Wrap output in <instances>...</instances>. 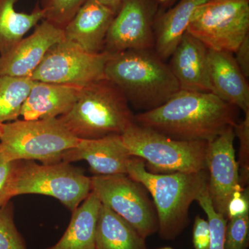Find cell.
<instances>
[{
  "label": "cell",
  "instance_id": "cell-1",
  "mask_svg": "<svg viewBox=\"0 0 249 249\" xmlns=\"http://www.w3.org/2000/svg\"><path fill=\"white\" fill-rule=\"evenodd\" d=\"M238 109L214 93L180 90L160 107L135 116V121L170 138L210 142L237 124Z\"/></svg>",
  "mask_w": 249,
  "mask_h": 249
},
{
  "label": "cell",
  "instance_id": "cell-2",
  "mask_svg": "<svg viewBox=\"0 0 249 249\" xmlns=\"http://www.w3.org/2000/svg\"><path fill=\"white\" fill-rule=\"evenodd\" d=\"M105 76L122 90L129 103L145 111L160 107L180 91L169 65L152 49L111 54Z\"/></svg>",
  "mask_w": 249,
  "mask_h": 249
},
{
  "label": "cell",
  "instance_id": "cell-3",
  "mask_svg": "<svg viewBox=\"0 0 249 249\" xmlns=\"http://www.w3.org/2000/svg\"><path fill=\"white\" fill-rule=\"evenodd\" d=\"M129 178L142 183L153 198L158 217V232L163 240H175L188 226V211L193 201L207 186V170L194 173H154L144 160L133 157L129 162Z\"/></svg>",
  "mask_w": 249,
  "mask_h": 249
},
{
  "label": "cell",
  "instance_id": "cell-4",
  "mask_svg": "<svg viewBox=\"0 0 249 249\" xmlns=\"http://www.w3.org/2000/svg\"><path fill=\"white\" fill-rule=\"evenodd\" d=\"M58 119L79 139L121 135L136 123L122 90L106 78L82 88L71 109Z\"/></svg>",
  "mask_w": 249,
  "mask_h": 249
},
{
  "label": "cell",
  "instance_id": "cell-5",
  "mask_svg": "<svg viewBox=\"0 0 249 249\" xmlns=\"http://www.w3.org/2000/svg\"><path fill=\"white\" fill-rule=\"evenodd\" d=\"M132 157L144 160L154 173H194L207 170L208 142L178 140L135 123L121 134Z\"/></svg>",
  "mask_w": 249,
  "mask_h": 249
},
{
  "label": "cell",
  "instance_id": "cell-6",
  "mask_svg": "<svg viewBox=\"0 0 249 249\" xmlns=\"http://www.w3.org/2000/svg\"><path fill=\"white\" fill-rule=\"evenodd\" d=\"M80 139L58 118L16 120L3 124L0 146L10 160H38L43 164L61 161L64 154Z\"/></svg>",
  "mask_w": 249,
  "mask_h": 249
},
{
  "label": "cell",
  "instance_id": "cell-7",
  "mask_svg": "<svg viewBox=\"0 0 249 249\" xmlns=\"http://www.w3.org/2000/svg\"><path fill=\"white\" fill-rule=\"evenodd\" d=\"M91 192V178L71 163L50 164L18 160L13 196L42 195L52 196L73 212Z\"/></svg>",
  "mask_w": 249,
  "mask_h": 249
},
{
  "label": "cell",
  "instance_id": "cell-8",
  "mask_svg": "<svg viewBox=\"0 0 249 249\" xmlns=\"http://www.w3.org/2000/svg\"><path fill=\"white\" fill-rule=\"evenodd\" d=\"M249 30V0H209L196 10L187 32L209 50L234 53Z\"/></svg>",
  "mask_w": 249,
  "mask_h": 249
},
{
  "label": "cell",
  "instance_id": "cell-9",
  "mask_svg": "<svg viewBox=\"0 0 249 249\" xmlns=\"http://www.w3.org/2000/svg\"><path fill=\"white\" fill-rule=\"evenodd\" d=\"M91 191L116 214L124 218L144 238L158 232L157 211L142 183L125 174L94 175Z\"/></svg>",
  "mask_w": 249,
  "mask_h": 249
},
{
  "label": "cell",
  "instance_id": "cell-10",
  "mask_svg": "<svg viewBox=\"0 0 249 249\" xmlns=\"http://www.w3.org/2000/svg\"><path fill=\"white\" fill-rule=\"evenodd\" d=\"M111 54L90 53L65 40L53 46L30 78L34 81L83 88L105 76Z\"/></svg>",
  "mask_w": 249,
  "mask_h": 249
},
{
  "label": "cell",
  "instance_id": "cell-11",
  "mask_svg": "<svg viewBox=\"0 0 249 249\" xmlns=\"http://www.w3.org/2000/svg\"><path fill=\"white\" fill-rule=\"evenodd\" d=\"M153 14L152 0H124L108 29L103 52L153 49Z\"/></svg>",
  "mask_w": 249,
  "mask_h": 249
},
{
  "label": "cell",
  "instance_id": "cell-12",
  "mask_svg": "<svg viewBox=\"0 0 249 249\" xmlns=\"http://www.w3.org/2000/svg\"><path fill=\"white\" fill-rule=\"evenodd\" d=\"M234 127L226 129L208 142L206 166L208 191L214 209L227 218L228 203L234 192L242 188L235 159Z\"/></svg>",
  "mask_w": 249,
  "mask_h": 249
},
{
  "label": "cell",
  "instance_id": "cell-13",
  "mask_svg": "<svg viewBox=\"0 0 249 249\" xmlns=\"http://www.w3.org/2000/svg\"><path fill=\"white\" fill-rule=\"evenodd\" d=\"M63 40V29L43 19L32 34L0 55V76L30 78L49 49Z\"/></svg>",
  "mask_w": 249,
  "mask_h": 249
},
{
  "label": "cell",
  "instance_id": "cell-14",
  "mask_svg": "<svg viewBox=\"0 0 249 249\" xmlns=\"http://www.w3.org/2000/svg\"><path fill=\"white\" fill-rule=\"evenodd\" d=\"M132 157L121 135L114 134L99 139H80L76 146L64 154L62 160L71 163L85 160L95 175H127Z\"/></svg>",
  "mask_w": 249,
  "mask_h": 249
},
{
  "label": "cell",
  "instance_id": "cell-15",
  "mask_svg": "<svg viewBox=\"0 0 249 249\" xmlns=\"http://www.w3.org/2000/svg\"><path fill=\"white\" fill-rule=\"evenodd\" d=\"M170 67L180 90L213 93L209 75V49L186 32L174 51Z\"/></svg>",
  "mask_w": 249,
  "mask_h": 249
},
{
  "label": "cell",
  "instance_id": "cell-16",
  "mask_svg": "<svg viewBox=\"0 0 249 249\" xmlns=\"http://www.w3.org/2000/svg\"><path fill=\"white\" fill-rule=\"evenodd\" d=\"M116 13L93 0H86L64 28V40L85 52H103L108 29Z\"/></svg>",
  "mask_w": 249,
  "mask_h": 249
},
{
  "label": "cell",
  "instance_id": "cell-17",
  "mask_svg": "<svg viewBox=\"0 0 249 249\" xmlns=\"http://www.w3.org/2000/svg\"><path fill=\"white\" fill-rule=\"evenodd\" d=\"M232 53L209 49L210 79L213 93L223 101L249 111V86Z\"/></svg>",
  "mask_w": 249,
  "mask_h": 249
},
{
  "label": "cell",
  "instance_id": "cell-18",
  "mask_svg": "<svg viewBox=\"0 0 249 249\" xmlns=\"http://www.w3.org/2000/svg\"><path fill=\"white\" fill-rule=\"evenodd\" d=\"M82 88L36 81L23 105V120L53 119L63 115L73 106Z\"/></svg>",
  "mask_w": 249,
  "mask_h": 249
},
{
  "label": "cell",
  "instance_id": "cell-19",
  "mask_svg": "<svg viewBox=\"0 0 249 249\" xmlns=\"http://www.w3.org/2000/svg\"><path fill=\"white\" fill-rule=\"evenodd\" d=\"M209 0H181L173 9L162 15L156 24L155 53L162 60L170 58L187 32L196 10Z\"/></svg>",
  "mask_w": 249,
  "mask_h": 249
},
{
  "label": "cell",
  "instance_id": "cell-20",
  "mask_svg": "<svg viewBox=\"0 0 249 249\" xmlns=\"http://www.w3.org/2000/svg\"><path fill=\"white\" fill-rule=\"evenodd\" d=\"M101 201L92 191L73 212L66 231L47 249H96V232Z\"/></svg>",
  "mask_w": 249,
  "mask_h": 249
},
{
  "label": "cell",
  "instance_id": "cell-21",
  "mask_svg": "<svg viewBox=\"0 0 249 249\" xmlns=\"http://www.w3.org/2000/svg\"><path fill=\"white\" fill-rule=\"evenodd\" d=\"M96 249H148L145 239L128 222L101 205L96 232Z\"/></svg>",
  "mask_w": 249,
  "mask_h": 249
},
{
  "label": "cell",
  "instance_id": "cell-22",
  "mask_svg": "<svg viewBox=\"0 0 249 249\" xmlns=\"http://www.w3.org/2000/svg\"><path fill=\"white\" fill-rule=\"evenodd\" d=\"M18 1L0 0V55L9 52L28 31L45 18L39 4L30 14L18 12L15 9Z\"/></svg>",
  "mask_w": 249,
  "mask_h": 249
},
{
  "label": "cell",
  "instance_id": "cell-23",
  "mask_svg": "<svg viewBox=\"0 0 249 249\" xmlns=\"http://www.w3.org/2000/svg\"><path fill=\"white\" fill-rule=\"evenodd\" d=\"M35 83L29 77L0 76L1 124L18 120L23 105Z\"/></svg>",
  "mask_w": 249,
  "mask_h": 249
},
{
  "label": "cell",
  "instance_id": "cell-24",
  "mask_svg": "<svg viewBox=\"0 0 249 249\" xmlns=\"http://www.w3.org/2000/svg\"><path fill=\"white\" fill-rule=\"evenodd\" d=\"M196 201H197L201 209L204 210L208 217L211 234L209 249H224L228 219L214 209L208 191V186H205L201 190L196 196Z\"/></svg>",
  "mask_w": 249,
  "mask_h": 249
},
{
  "label": "cell",
  "instance_id": "cell-25",
  "mask_svg": "<svg viewBox=\"0 0 249 249\" xmlns=\"http://www.w3.org/2000/svg\"><path fill=\"white\" fill-rule=\"evenodd\" d=\"M86 0H42L44 19L63 29Z\"/></svg>",
  "mask_w": 249,
  "mask_h": 249
},
{
  "label": "cell",
  "instance_id": "cell-26",
  "mask_svg": "<svg viewBox=\"0 0 249 249\" xmlns=\"http://www.w3.org/2000/svg\"><path fill=\"white\" fill-rule=\"evenodd\" d=\"M0 249H28L15 224L14 206L10 201L0 208Z\"/></svg>",
  "mask_w": 249,
  "mask_h": 249
},
{
  "label": "cell",
  "instance_id": "cell-27",
  "mask_svg": "<svg viewBox=\"0 0 249 249\" xmlns=\"http://www.w3.org/2000/svg\"><path fill=\"white\" fill-rule=\"evenodd\" d=\"M245 119L234 126L235 137L240 140L239 176L242 188L248 185L249 179V111L245 113Z\"/></svg>",
  "mask_w": 249,
  "mask_h": 249
},
{
  "label": "cell",
  "instance_id": "cell-28",
  "mask_svg": "<svg viewBox=\"0 0 249 249\" xmlns=\"http://www.w3.org/2000/svg\"><path fill=\"white\" fill-rule=\"evenodd\" d=\"M224 240V249H247L249 242V214L229 219Z\"/></svg>",
  "mask_w": 249,
  "mask_h": 249
},
{
  "label": "cell",
  "instance_id": "cell-29",
  "mask_svg": "<svg viewBox=\"0 0 249 249\" xmlns=\"http://www.w3.org/2000/svg\"><path fill=\"white\" fill-rule=\"evenodd\" d=\"M18 162L7 160L0 146V208L7 204L14 197L13 188Z\"/></svg>",
  "mask_w": 249,
  "mask_h": 249
},
{
  "label": "cell",
  "instance_id": "cell-30",
  "mask_svg": "<svg viewBox=\"0 0 249 249\" xmlns=\"http://www.w3.org/2000/svg\"><path fill=\"white\" fill-rule=\"evenodd\" d=\"M249 214V188H241L234 192L228 203L227 218L228 220Z\"/></svg>",
  "mask_w": 249,
  "mask_h": 249
},
{
  "label": "cell",
  "instance_id": "cell-31",
  "mask_svg": "<svg viewBox=\"0 0 249 249\" xmlns=\"http://www.w3.org/2000/svg\"><path fill=\"white\" fill-rule=\"evenodd\" d=\"M193 243L195 249H209L211 243V234L209 222L196 216L193 230Z\"/></svg>",
  "mask_w": 249,
  "mask_h": 249
},
{
  "label": "cell",
  "instance_id": "cell-32",
  "mask_svg": "<svg viewBox=\"0 0 249 249\" xmlns=\"http://www.w3.org/2000/svg\"><path fill=\"white\" fill-rule=\"evenodd\" d=\"M235 59L246 78L249 77V35L244 39L235 51Z\"/></svg>",
  "mask_w": 249,
  "mask_h": 249
},
{
  "label": "cell",
  "instance_id": "cell-33",
  "mask_svg": "<svg viewBox=\"0 0 249 249\" xmlns=\"http://www.w3.org/2000/svg\"><path fill=\"white\" fill-rule=\"evenodd\" d=\"M93 1H97L99 4L109 8L116 14L120 9L121 4H123L124 0H93Z\"/></svg>",
  "mask_w": 249,
  "mask_h": 249
},
{
  "label": "cell",
  "instance_id": "cell-34",
  "mask_svg": "<svg viewBox=\"0 0 249 249\" xmlns=\"http://www.w3.org/2000/svg\"><path fill=\"white\" fill-rule=\"evenodd\" d=\"M154 1L159 3V4L163 5V6H168V5L173 4L174 1H176V0H154Z\"/></svg>",
  "mask_w": 249,
  "mask_h": 249
},
{
  "label": "cell",
  "instance_id": "cell-35",
  "mask_svg": "<svg viewBox=\"0 0 249 249\" xmlns=\"http://www.w3.org/2000/svg\"><path fill=\"white\" fill-rule=\"evenodd\" d=\"M3 124L0 123V136H1V132H2Z\"/></svg>",
  "mask_w": 249,
  "mask_h": 249
},
{
  "label": "cell",
  "instance_id": "cell-36",
  "mask_svg": "<svg viewBox=\"0 0 249 249\" xmlns=\"http://www.w3.org/2000/svg\"><path fill=\"white\" fill-rule=\"evenodd\" d=\"M157 249H173V248H172V247H162V248Z\"/></svg>",
  "mask_w": 249,
  "mask_h": 249
}]
</instances>
